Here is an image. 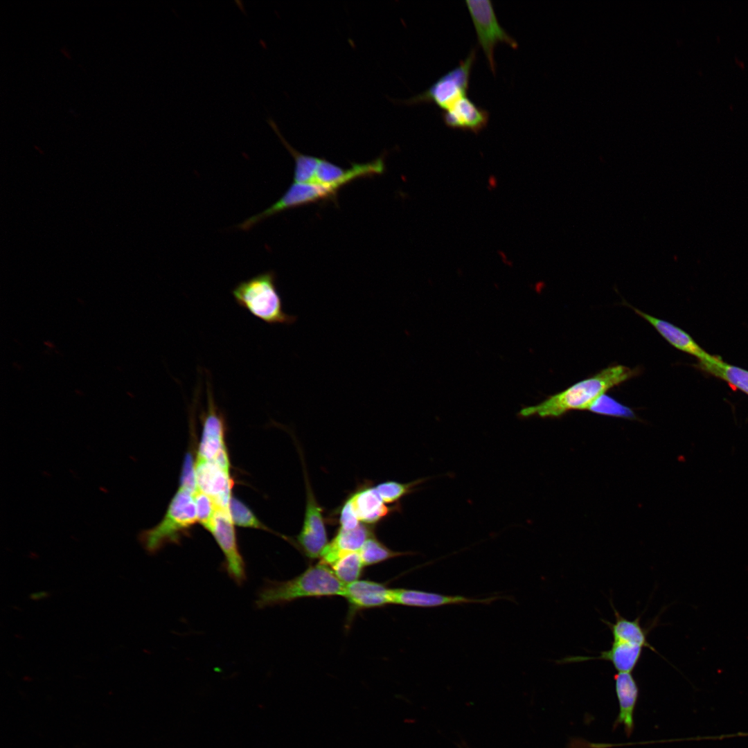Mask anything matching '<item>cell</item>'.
I'll return each instance as SVG.
<instances>
[{
    "label": "cell",
    "mask_w": 748,
    "mask_h": 748,
    "mask_svg": "<svg viewBox=\"0 0 748 748\" xmlns=\"http://www.w3.org/2000/svg\"><path fill=\"white\" fill-rule=\"evenodd\" d=\"M637 371L623 365L607 367L594 375L579 381L542 402L522 408L521 418H558L573 410H589L603 395L636 375Z\"/></svg>",
    "instance_id": "obj_1"
},
{
    "label": "cell",
    "mask_w": 748,
    "mask_h": 748,
    "mask_svg": "<svg viewBox=\"0 0 748 748\" xmlns=\"http://www.w3.org/2000/svg\"><path fill=\"white\" fill-rule=\"evenodd\" d=\"M344 588L331 568L319 561L290 580H267L257 594L255 605L263 609L305 598L343 596Z\"/></svg>",
    "instance_id": "obj_2"
},
{
    "label": "cell",
    "mask_w": 748,
    "mask_h": 748,
    "mask_svg": "<svg viewBox=\"0 0 748 748\" xmlns=\"http://www.w3.org/2000/svg\"><path fill=\"white\" fill-rule=\"evenodd\" d=\"M235 303L251 315L270 325H292L297 317L284 311L272 271L258 274L238 283L231 291Z\"/></svg>",
    "instance_id": "obj_3"
},
{
    "label": "cell",
    "mask_w": 748,
    "mask_h": 748,
    "mask_svg": "<svg viewBox=\"0 0 748 748\" xmlns=\"http://www.w3.org/2000/svg\"><path fill=\"white\" fill-rule=\"evenodd\" d=\"M198 522L194 495L179 488L171 499L161 521L154 527L144 531L139 539L143 548L154 553L168 544H179Z\"/></svg>",
    "instance_id": "obj_4"
},
{
    "label": "cell",
    "mask_w": 748,
    "mask_h": 748,
    "mask_svg": "<svg viewBox=\"0 0 748 748\" xmlns=\"http://www.w3.org/2000/svg\"><path fill=\"white\" fill-rule=\"evenodd\" d=\"M476 57L477 50L473 48L456 67L440 76L425 91L398 102L407 105L432 103L443 111L446 110L458 99L466 96Z\"/></svg>",
    "instance_id": "obj_5"
},
{
    "label": "cell",
    "mask_w": 748,
    "mask_h": 748,
    "mask_svg": "<svg viewBox=\"0 0 748 748\" xmlns=\"http://www.w3.org/2000/svg\"><path fill=\"white\" fill-rule=\"evenodd\" d=\"M206 408L201 414L202 431L197 457L213 461L230 470L225 442L226 421L215 402L211 378L206 377Z\"/></svg>",
    "instance_id": "obj_6"
},
{
    "label": "cell",
    "mask_w": 748,
    "mask_h": 748,
    "mask_svg": "<svg viewBox=\"0 0 748 748\" xmlns=\"http://www.w3.org/2000/svg\"><path fill=\"white\" fill-rule=\"evenodd\" d=\"M481 47L491 71L495 73L494 51L499 43H504L513 49L517 42L500 25L492 3L489 0H468L465 2Z\"/></svg>",
    "instance_id": "obj_7"
},
{
    "label": "cell",
    "mask_w": 748,
    "mask_h": 748,
    "mask_svg": "<svg viewBox=\"0 0 748 748\" xmlns=\"http://www.w3.org/2000/svg\"><path fill=\"white\" fill-rule=\"evenodd\" d=\"M337 192L330 186L315 182H293L274 204L263 211L253 215L238 225L240 229L249 231L257 224L287 209L314 202L332 199Z\"/></svg>",
    "instance_id": "obj_8"
},
{
    "label": "cell",
    "mask_w": 748,
    "mask_h": 748,
    "mask_svg": "<svg viewBox=\"0 0 748 748\" xmlns=\"http://www.w3.org/2000/svg\"><path fill=\"white\" fill-rule=\"evenodd\" d=\"M234 524L229 508H217L208 531L220 548L224 557V569L238 585L246 580V564L240 551Z\"/></svg>",
    "instance_id": "obj_9"
},
{
    "label": "cell",
    "mask_w": 748,
    "mask_h": 748,
    "mask_svg": "<svg viewBox=\"0 0 748 748\" xmlns=\"http://www.w3.org/2000/svg\"><path fill=\"white\" fill-rule=\"evenodd\" d=\"M305 479L306 499L304 519L296 540L305 555L312 560L321 558L328 542L323 510L314 497L306 472Z\"/></svg>",
    "instance_id": "obj_10"
},
{
    "label": "cell",
    "mask_w": 748,
    "mask_h": 748,
    "mask_svg": "<svg viewBox=\"0 0 748 748\" xmlns=\"http://www.w3.org/2000/svg\"><path fill=\"white\" fill-rule=\"evenodd\" d=\"M195 475L199 490L211 497L218 508H229L234 483L230 470L213 461L196 457Z\"/></svg>",
    "instance_id": "obj_11"
},
{
    "label": "cell",
    "mask_w": 748,
    "mask_h": 748,
    "mask_svg": "<svg viewBox=\"0 0 748 748\" xmlns=\"http://www.w3.org/2000/svg\"><path fill=\"white\" fill-rule=\"evenodd\" d=\"M391 604L417 607H436L464 603L489 605L504 596H490L483 598H470L459 595H443L434 592L404 588L391 589Z\"/></svg>",
    "instance_id": "obj_12"
},
{
    "label": "cell",
    "mask_w": 748,
    "mask_h": 748,
    "mask_svg": "<svg viewBox=\"0 0 748 748\" xmlns=\"http://www.w3.org/2000/svg\"><path fill=\"white\" fill-rule=\"evenodd\" d=\"M342 596L348 603L350 614L391 604V589L385 584L368 580L345 585Z\"/></svg>",
    "instance_id": "obj_13"
},
{
    "label": "cell",
    "mask_w": 748,
    "mask_h": 748,
    "mask_svg": "<svg viewBox=\"0 0 748 748\" xmlns=\"http://www.w3.org/2000/svg\"><path fill=\"white\" fill-rule=\"evenodd\" d=\"M489 112L477 105L467 96L456 101L442 113L445 125L452 129L479 133L489 121Z\"/></svg>",
    "instance_id": "obj_14"
},
{
    "label": "cell",
    "mask_w": 748,
    "mask_h": 748,
    "mask_svg": "<svg viewBox=\"0 0 748 748\" xmlns=\"http://www.w3.org/2000/svg\"><path fill=\"white\" fill-rule=\"evenodd\" d=\"M643 648L630 643L613 641L610 648L601 651L598 657L569 656L556 662L562 664L596 659L605 660L611 662L618 672L631 673L639 664Z\"/></svg>",
    "instance_id": "obj_15"
},
{
    "label": "cell",
    "mask_w": 748,
    "mask_h": 748,
    "mask_svg": "<svg viewBox=\"0 0 748 748\" xmlns=\"http://www.w3.org/2000/svg\"><path fill=\"white\" fill-rule=\"evenodd\" d=\"M373 535V528L366 524H359L351 530L339 528L323 550L320 561L330 567L344 554L359 551L366 540Z\"/></svg>",
    "instance_id": "obj_16"
},
{
    "label": "cell",
    "mask_w": 748,
    "mask_h": 748,
    "mask_svg": "<svg viewBox=\"0 0 748 748\" xmlns=\"http://www.w3.org/2000/svg\"><path fill=\"white\" fill-rule=\"evenodd\" d=\"M631 308L650 323L668 342L678 350L696 357L700 361L711 357L687 332L679 327L667 321L652 317L639 309L633 307Z\"/></svg>",
    "instance_id": "obj_17"
},
{
    "label": "cell",
    "mask_w": 748,
    "mask_h": 748,
    "mask_svg": "<svg viewBox=\"0 0 748 748\" xmlns=\"http://www.w3.org/2000/svg\"><path fill=\"white\" fill-rule=\"evenodd\" d=\"M611 606L614 612L615 623H611L604 619H602V621L605 623L610 630L613 636V641H623L640 645L643 648H649L650 650L659 654L648 640V634L653 626H654L656 621L648 627H643L641 624V616H637L634 620H629L621 615L613 605L612 601Z\"/></svg>",
    "instance_id": "obj_18"
},
{
    "label": "cell",
    "mask_w": 748,
    "mask_h": 748,
    "mask_svg": "<svg viewBox=\"0 0 748 748\" xmlns=\"http://www.w3.org/2000/svg\"><path fill=\"white\" fill-rule=\"evenodd\" d=\"M614 678L619 704L616 723L623 724L626 732L630 734L633 729V714L639 696V687L631 673L618 672Z\"/></svg>",
    "instance_id": "obj_19"
},
{
    "label": "cell",
    "mask_w": 748,
    "mask_h": 748,
    "mask_svg": "<svg viewBox=\"0 0 748 748\" xmlns=\"http://www.w3.org/2000/svg\"><path fill=\"white\" fill-rule=\"evenodd\" d=\"M359 521L373 524L384 519L391 512L384 504L375 488L364 486L350 495Z\"/></svg>",
    "instance_id": "obj_20"
},
{
    "label": "cell",
    "mask_w": 748,
    "mask_h": 748,
    "mask_svg": "<svg viewBox=\"0 0 748 748\" xmlns=\"http://www.w3.org/2000/svg\"><path fill=\"white\" fill-rule=\"evenodd\" d=\"M366 168L362 163H352L349 168H343L326 159H319L314 182L330 186L336 191L350 182L365 177Z\"/></svg>",
    "instance_id": "obj_21"
},
{
    "label": "cell",
    "mask_w": 748,
    "mask_h": 748,
    "mask_svg": "<svg viewBox=\"0 0 748 748\" xmlns=\"http://www.w3.org/2000/svg\"><path fill=\"white\" fill-rule=\"evenodd\" d=\"M267 123L279 138L282 144L290 153L294 160V182H314L317 168L320 158L303 154L294 148L281 134L278 125L271 118H268Z\"/></svg>",
    "instance_id": "obj_22"
},
{
    "label": "cell",
    "mask_w": 748,
    "mask_h": 748,
    "mask_svg": "<svg viewBox=\"0 0 748 748\" xmlns=\"http://www.w3.org/2000/svg\"><path fill=\"white\" fill-rule=\"evenodd\" d=\"M699 367L720 377L748 394V371L729 364L720 357L713 356L700 361Z\"/></svg>",
    "instance_id": "obj_23"
},
{
    "label": "cell",
    "mask_w": 748,
    "mask_h": 748,
    "mask_svg": "<svg viewBox=\"0 0 748 748\" xmlns=\"http://www.w3.org/2000/svg\"><path fill=\"white\" fill-rule=\"evenodd\" d=\"M330 567L335 576L347 585L359 579L365 566L359 551H354L344 554Z\"/></svg>",
    "instance_id": "obj_24"
},
{
    "label": "cell",
    "mask_w": 748,
    "mask_h": 748,
    "mask_svg": "<svg viewBox=\"0 0 748 748\" xmlns=\"http://www.w3.org/2000/svg\"><path fill=\"white\" fill-rule=\"evenodd\" d=\"M364 566L373 565L389 559L411 555V552L395 551L388 548L375 535L368 538L359 551Z\"/></svg>",
    "instance_id": "obj_25"
},
{
    "label": "cell",
    "mask_w": 748,
    "mask_h": 748,
    "mask_svg": "<svg viewBox=\"0 0 748 748\" xmlns=\"http://www.w3.org/2000/svg\"><path fill=\"white\" fill-rule=\"evenodd\" d=\"M427 479L422 478L409 483L385 481L375 488L384 503H394L413 492L418 486Z\"/></svg>",
    "instance_id": "obj_26"
},
{
    "label": "cell",
    "mask_w": 748,
    "mask_h": 748,
    "mask_svg": "<svg viewBox=\"0 0 748 748\" xmlns=\"http://www.w3.org/2000/svg\"><path fill=\"white\" fill-rule=\"evenodd\" d=\"M229 511L234 525L240 527L270 531L256 517L246 504L233 496L230 501Z\"/></svg>",
    "instance_id": "obj_27"
},
{
    "label": "cell",
    "mask_w": 748,
    "mask_h": 748,
    "mask_svg": "<svg viewBox=\"0 0 748 748\" xmlns=\"http://www.w3.org/2000/svg\"><path fill=\"white\" fill-rule=\"evenodd\" d=\"M589 411L610 416L629 418H632L634 416L633 411L630 408L605 394L600 396L595 402Z\"/></svg>",
    "instance_id": "obj_28"
},
{
    "label": "cell",
    "mask_w": 748,
    "mask_h": 748,
    "mask_svg": "<svg viewBox=\"0 0 748 748\" xmlns=\"http://www.w3.org/2000/svg\"><path fill=\"white\" fill-rule=\"evenodd\" d=\"M194 499L198 522L208 531L218 507L211 497L199 490L194 494Z\"/></svg>",
    "instance_id": "obj_29"
},
{
    "label": "cell",
    "mask_w": 748,
    "mask_h": 748,
    "mask_svg": "<svg viewBox=\"0 0 748 748\" xmlns=\"http://www.w3.org/2000/svg\"><path fill=\"white\" fill-rule=\"evenodd\" d=\"M193 495L198 490L195 475V460L190 452L185 456L180 475V487Z\"/></svg>",
    "instance_id": "obj_30"
},
{
    "label": "cell",
    "mask_w": 748,
    "mask_h": 748,
    "mask_svg": "<svg viewBox=\"0 0 748 748\" xmlns=\"http://www.w3.org/2000/svg\"><path fill=\"white\" fill-rule=\"evenodd\" d=\"M339 524L341 528L351 530L355 528L359 524V519L355 513L350 497L344 501L339 513Z\"/></svg>",
    "instance_id": "obj_31"
},
{
    "label": "cell",
    "mask_w": 748,
    "mask_h": 748,
    "mask_svg": "<svg viewBox=\"0 0 748 748\" xmlns=\"http://www.w3.org/2000/svg\"><path fill=\"white\" fill-rule=\"evenodd\" d=\"M48 596V593L45 591H37L31 594L30 598L34 600H39L44 599Z\"/></svg>",
    "instance_id": "obj_32"
}]
</instances>
